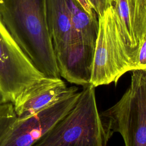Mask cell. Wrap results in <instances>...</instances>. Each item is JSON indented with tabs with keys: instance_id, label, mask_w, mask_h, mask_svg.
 I'll use <instances>...</instances> for the list:
<instances>
[{
	"instance_id": "obj_11",
	"label": "cell",
	"mask_w": 146,
	"mask_h": 146,
	"mask_svg": "<svg viewBox=\"0 0 146 146\" xmlns=\"http://www.w3.org/2000/svg\"><path fill=\"white\" fill-rule=\"evenodd\" d=\"M135 6V30L139 42L146 36V0H133Z\"/></svg>"
},
{
	"instance_id": "obj_5",
	"label": "cell",
	"mask_w": 146,
	"mask_h": 146,
	"mask_svg": "<svg viewBox=\"0 0 146 146\" xmlns=\"http://www.w3.org/2000/svg\"><path fill=\"white\" fill-rule=\"evenodd\" d=\"M100 116L110 138L118 132L125 146H146V72L133 71L124 95Z\"/></svg>"
},
{
	"instance_id": "obj_9",
	"label": "cell",
	"mask_w": 146,
	"mask_h": 146,
	"mask_svg": "<svg viewBox=\"0 0 146 146\" xmlns=\"http://www.w3.org/2000/svg\"><path fill=\"white\" fill-rule=\"evenodd\" d=\"M67 1L73 32L71 46L81 44L95 49L99 28L98 18L90 17L76 0Z\"/></svg>"
},
{
	"instance_id": "obj_15",
	"label": "cell",
	"mask_w": 146,
	"mask_h": 146,
	"mask_svg": "<svg viewBox=\"0 0 146 146\" xmlns=\"http://www.w3.org/2000/svg\"><path fill=\"white\" fill-rule=\"evenodd\" d=\"M5 100H4V99H3V96H2V94H1V91H0V104H1L2 103H5Z\"/></svg>"
},
{
	"instance_id": "obj_13",
	"label": "cell",
	"mask_w": 146,
	"mask_h": 146,
	"mask_svg": "<svg viewBox=\"0 0 146 146\" xmlns=\"http://www.w3.org/2000/svg\"><path fill=\"white\" fill-rule=\"evenodd\" d=\"M98 17L101 15L107 7L112 5V0H89Z\"/></svg>"
},
{
	"instance_id": "obj_14",
	"label": "cell",
	"mask_w": 146,
	"mask_h": 146,
	"mask_svg": "<svg viewBox=\"0 0 146 146\" xmlns=\"http://www.w3.org/2000/svg\"><path fill=\"white\" fill-rule=\"evenodd\" d=\"M82 9L91 17L98 18L89 0H76Z\"/></svg>"
},
{
	"instance_id": "obj_10",
	"label": "cell",
	"mask_w": 146,
	"mask_h": 146,
	"mask_svg": "<svg viewBox=\"0 0 146 146\" xmlns=\"http://www.w3.org/2000/svg\"><path fill=\"white\" fill-rule=\"evenodd\" d=\"M119 25L129 47L137 50L138 42L135 30V6L133 0H112Z\"/></svg>"
},
{
	"instance_id": "obj_6",
	"label": "cell",
	"mask_w": 146,
	"mask_h": 146,
	"mask_svg": "<svg viewBox=\"0 0 146 146\" xmlns=\"http://www.w3.org/2000/svg\"><path fill=\"white\" fill-rule=\"evenodd\" d=\"M44 76L33 64L0 19V91L13 103L27 87Z\"/></svg>"
},
{
	"instance_id": "obj_1",
	"label": "cell",
	"mask_w": 146,
	"mask_h": 146,
	"mask_svg": "<svg viewBox=\"0 0 146 146\" xmlns=\"http://www.w3.org/2000/svg\"><path fill=\"white\" fill-rule=\"evenodd\" d=\"M0 19L40 73L60 78L47 25L46 0H0Z\"/></svg>"
},
{
	"instance_id": "obj_12",
	"label": "cell",
	"mask_w": 146,
	"mask_h": 146,
	"mask_svg": "<svg viewBox=\"0 0 146 146\" xmlns=\"http://www.w3.org/2000/svg\"><path fill=\"white\" fill-rule=\"evenodd\" d=\"M137 64L139 70H146V36L139 42L137 47Z\"/></svg>"
},
{
	"instance_id": "obj_3",
	"label": "cell",
	"mask_w": 146,
	"mask_h": 146,
	"mask_svg": "<svg viewBox=\"0 0 146 146\" xmlns=\"http://www.w3.org/2000/svg\"><path fill=\"white\" fill-rule=\"evenodd\" d=\"M90 84L94 87L117 83L125 72L139 70L137 49L128 45L113 6L98 17Z\"/></svg>"
},
{
	"instance_id": "obj_2",
	"label": "cell",
	"mask_w": 146,
	"mask_h": 146,
	"mask_svg": "<svg viewBox=\"0 0 146 146\" xmlns=\"http://www.w3.org/2000/svg\"><path fill=\"white\" fill-rule=\"evenodd\" d=\"M95 88L83 86L73 108L31 146H107L110 137L98 112Z\"/></svg>"
},
{
	"instance_id": "obj_16",
	"label": "cell",
	"mask_w": 146,
	"mask_h": 146,
	"mask_svg": "<svg viewBox=\"0 0 146 146\" xmlns=\"http://www.w3.org/2000/svg\"><path fill=\"white\" fill-rule=\"evenodd\" d=\"M145 72H146V70H145Z\"/></svg>"
},
{
	"instance_id": "obj_4",
	"label": "cell",
	"mask_w": 146,
	"mask_h": 146,
	"mask_svg": "<svg viewBox=\"0 0 146 146\" xmlns=\"http://www.w3.org/2000/svg\"><path fill=\"white\" fill-rule=\"evenodd\" d=\"M81 91L76 86L38 113L26 119L16 115L13 104H0V146H31L75 106Z\"/></svg>"
},
{
	"instance_id": "obj_7",
	"label": "cell",
	"mask_w": 146,
	"mask_h": 146,
	"mask_svg": "<svg viewBox=\"0 0 146 146\" xmlns=\"http://www.w3.org/2000/svg\"><path fill=\"white\" fill-rule=\"evenodd\" d=\"M70 89L61 78L44 76L25 90L13 103L20 119L33 116L59 100Z\"/></svg>"
},
{
	"instance_id": "obj_8",
	"label": "cell",
	"mask_w": 146,
	"mask_h": 146,
	"mask_svg": "<svg viewBox=\"0 0 146 146\" xmlns=\"http://www.w3.org/2000/svg\"><path fill=\"white\" fill-rule=\"evenodd\" d=\"M47 21L56 63L67 55L73 32L67 0H46Z\"/></svg>"
}]
</instances>
